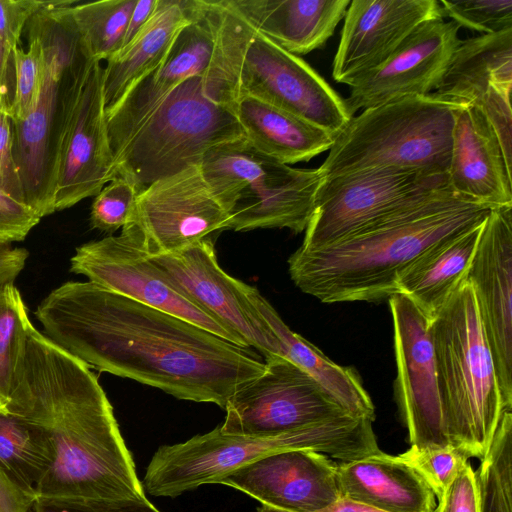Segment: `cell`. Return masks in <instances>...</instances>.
Instances as JSON below:
<instances>
[{
  "instance_id": "cell-21",
  "label": "cell",
  "mask_w": 512,
  "mask_h": 512,
  "mask_svg": "<svg viewBox=\"0 0 512 512\" xmlns=\"http://www.w3.org/2000/svg\"><path fill=\"white\" fill-rule=\"evenodd\" d=\"M447 180L461 197L491 208L512 206L511 167L496 133L474 105H463L456 115Z\"/></svg>"
},
{
  "instance_id": "cell-6",
  "label": "cell",
  "mask_w": 512,
  "mask_h": 512,
  "mask_svg": "<svg viewBox=\"0 0 512 512\" xmlns=\"http://www.w3.org/2000/svg\"><path fill=\"white\" fill-rule=\"evenodd\" d=\"M430 333L449 442L468 458L482 459L509 410L467 280L430 320Z\"/></svg>"
},
{
  "instance_id": "cell-26",
  "label": "cell",
  "mask_w": 512,
  "mask_h": 512,
  "mask_svg": "<svg viewBox=\"0 0 512 512\" xmlns=\"http://www.w3.org/2000/svg\"><path fill=\"white\" fill-rule=\"evenodd\" d=\"M248 296L276 337L278 356L312 377L347 414L375 420V406L353 367L336 364L319 348L292 331L257 288L249 285Z\"/></svg>"
},
{
  "instance_id": "cell-31",
  "label": "cell",
  "mask_w": 512,
  "mask_h": 512,
  "mask_svg": "<svg viewBox=\"0 0 512 512\" xmlns=\"http://www.w3.org/2000/svg\"><path fill=\"white\" fill-rule=\"evenodd\" d=\"M54 462L49 437L37 426L0 408V466L23 491L36 489Z\"/></svg>"
},
{
  "instance_id": "cell-33",
  "label": "cell",
  "mask_w": 512,
  "mask_h": 512,
  "mask_svg": "<svg viewBox=\"0 0 512 512\" xmlns=\"http://www.w3.org/2000/svg\"><path fill=\"white\" fill-rule=\"evenodd\" d=\"M137 0L77 1L70 7L74 22L91 56L101 62L122 48Z\"/></svg>"
},
{
  "instance_id": "cell-5",
  "label": "cell",
  "mask_w": 512,
  "mask_h": 512,
  "mask_svg": "<svg viewBox=\"0 0 512 512\" xmlns=\"http://www.w3.org/2000/svg\"><path fill=\"white\" fill-rule=\"evenodd\" d=\"M373 421L348 414L273 436L227 434L217 426L183 443L160 446L143 487L157 497H176L204 484H220L235 469L264 455L308 449L348 462L378 452Z\"/></svg>"
},
{
  "instance_id": "cell-8",
  "label": "cell",
  "mask_w": 512,
  "mask_h": 512,
  "mask_svg": "<svg viewBox=\"0 0 512 512\" xmlns=\"http://www.w3.org/2000/svg\"><path fill=\"white\" fill-rule=\"evenodd\" d=\"M244 137L233 112L211 99L203 75L174 88L112 155L140 189L192 166L213 146Z\"/></svg>"
},
{
  "instance_id": "cell-48",
  "label": "cell",
  "mask_w": 512,
  "mask_h": 512,
  "mask_svg": "<svg viewBox=\"0 0 512 512\" xmlns=\"http://www.w3.org/2000/svg\"><path fill=\"white\" fill-rule=\"evenodd\" d=\"M257 512H286L278 509H274L268 506H261L257 509ZM315 512H380L371 507L365 506L361 503L348 499L346 497H340L332 504L317 510Z\"/></svg>"
},
{
  "instance_id": "cell-43",
  "label": "cell",
  "mask_w": 512,
  "mask_h": 512,
  "mask_svg": "<svg viewBox=\"0 0 512 512\" xmlns=\"http://www.w3.org/2000/svg\"><path fill=\"white\" fill-rule=\"evenodd\" d=\"M44 0H0V37L10 52L19 47L22 32Z\"/></svg>"
},
{
  "instance_id": "cell-18",
  "label": "cell",
  "mask_w": 512,
  "mask_h": 512,
  "mask_svg": "<svg viewBox=\"0 0 512 512\" xmlns=\"http://www.w3.org/2000/svg\"><path fill=\"white\" fill-rule=\"evenodd\" d=\"M444 18L437 0H353L347 7L332 66L350 86L380 66L420 25Z\"/></svg>"
},
{
  "instance_id": "cell-45",
  "label": "cell",
  "mask_w": 512,
  "mask_h": 512,
  "mask_svg": "<svg viewBox=\"0 0 512 512\" xmlns=\"http://www.w3.org/2000/svg\"><path fill=\"white\" fill-rule=\"evenodd\" d=\"M36 500L18 487L0 466V512H29Z\"/></svg>"
},
{
  "instance_id": "cell-11",
  "label": "cell",
  "mask_w": 512,
  "mask_h": 512,
  "mask_svg": "<svg viewBox=\"0 0 512 512\" xmlns=\"http://www.w3.org/2000/svg\"><path fill=\"white\" fill-rule=\"evenodd\" d=\"M70 271L89 282L142 304L180 317L238 346L245 341L175 286L143 249L131 223L120 235L90 241L75 250Z\"/></svg>"
},
{
  "instance_id": "cell-24",
  "label": "cell",
  "mask_w": 512,
  "mask_h": 512,
  "mask_svg": "<svg viewBox=\"0 0 512 512\" xmlns=\"http://www.w3.org/2000/svg\"><path fill=\"white\" fill-rule=\"evenodd\" d=\"M255 31L293 55L322 48L350 0H226Z\"/></svg>"
},
{
  "instance_id": "cell-7",
  "label": "cell",
  "mask_w": 512,
  "mask_h": 512,
  "mask_svg": "<svg viewBox=\"0 0 512 512\" xmlns=\"http://www.w3.org/2000/svg\"><path fill=\"white\" fill-rule=\"evenodd\" d=\"M462 104L405 96L364 109L335 136L318 168L322 179L379 168L446 175Z\"/></svg>"
},
{
  "instance_id": "cell-34",
  "label": "cell",
  "mask_w": 512,
  "mask_h": 512,
  "mask_svg": "<svg viewBox=\"0 0 512 512\" xmlns=\"http://www.w3.org/2000/svg\"><path fill=\"white\" fill-rule=\"evenodd\" d=\"M480 512H512V413L503 414L492 442L474 471Z\"/></svg>"
},
{
  "instance_id": "cell-15",
  "label": "cell",
  "mask_w": 512,
  "mask_h": 512,
  "mask_svg": "<svg viewBox=\"0 0 512 512\" xmlns=\"http://www.w3.org/2000/svg\"><path fill=\"white\" fill-rule=\"evenodd\" d=\"M168 279L207 313L240 336L264 359L278 356L279 346L249 299V285L218 264L212 238L177 252L150 256Z\"/></svg>"
},
{
  "instance_id": "cell-16",
  "label": "cell",
  "mask_w": 512,
  "mask_h": 512,
  "mask_svg": "<svg viewBox=\"0 0 512 512\" xmlns=\"http://www.w3.org/2000/svg\"><path fill=\"white\" fill-rule=\"evenodd\" d=\"M466 280L471 284L497 381L512 410V206L492 208L483 222Z\"/></svg>"
},
{
  "instance_id": "cell-22",
  "label": "cell",
  "mask_w": 512,
  "mask_h": 512,
  "mask_svg": "<svg viewBox=\"0 0 512 512\" xmlns=\"http://www.w3.org/2000/svg\"><path fill=\"white\" fill-rule=\"evenodd\" d=\"M43 57L44 78L37 104L25 119L13 121L14 157L25 203L41 218L55 212L52 171L64 75L51 58Z\"/></svg>"
},
{
  "instance_id": "cell-27",
  "label": "cell",
  "mask_w": 512,
  "mask_h": 512,
  "mask_svg": "<svg viewBox=\"0 0 512 512\" xmlns=\"http://www.w3.org/2000/svg\"><path fill=\"white\" fill-rule=\"evenodd\" d=\"M483 222L434 244L412 261L398 276L397 294L432 320L466 280Z\"/></svg>"
},
{
  "instance_id": "cell-47",
  "label": "cell",
  "mask_w": 512,
  "mask_h": 512,
  "mask_svg": "<svg viewBox=\"0 0 512 512\" xmlns=\"http://www.w3.org/2000/svg\"><path fill=\"white\" fill-rule=\"evenodd\" d=\"M157 4L158 0H137L128 22L121 49L127 46L148 23L156 10Z\"/></svg>"
},
{
  "instance_id": "cell-3",
  "label": "cell",
  "mask_w": 512,
  "mask_h": 512,
  "mask_svg": "<svg viewBox=\"0 0 512 512\" xmlns=\"http://www.w3.org/2000/svg\"><path fill=\"white\" fill-rule=\"evenodd\" d=\"M491 207L446 189L336 243L298 248L294 284L322 303L380 301L397 294L401 272L434 244L481 224Z\"/></svg>"
},
{
  "instance_id": "cell-12",
  "label": "cell",
  "mask_w": 512,
  "mask_h": 512,
  "mask_svg": "<svg viewBox=\"0 0 512 512\" xmlns=\"http://www.w3.org/2000/svg\"><path fill=\"white\" fill-rule=\"evenodd\" d=\"M264 362V371L227 402L219 426L222 432L273 436L347 414L312 377L287 359L274 356Z\"/></svg>"
},
{
  "instance_id": "cell-29",
  "label": "cell",
  "mask_w": 512,
  "mask_h": 512,
  "mask_svg": "<svg viewBox=\"0 0 512 512\" xmlns=\"http://www.w3.org/2000/svg\"><path fill=\"white\" fill-rule=\"evenodd\" d=\"M232 110L251 145L281 164L307 162L328 151L335 138L310 122L253 97L237 98Z\"/></svg>"
},
{
  "instance_id": "cell-30",
  "label": "cell",
  "mask_w": 512,
  "mask_h": 512,
  "mask_svg": "<svg viewBox=\"0 0 512 512\" xmlns=\"http://www.w3.org/2000/svg\"><path fill=\"white\" fill-rule=\"evenodd\" d=\"M494 87H512V28L461 40L432 94L476 105Z\"/></svg>"
},
{
  "instance_id": "cell-38",
  "label": "cell",
  "mask_w": 512,
  "mask_h": 512,
  "mask_svg": "<svg viewBox=\"0 0 512 512\" xmlns=\"http://www.w3.org/2000/svg\"><path fill=\"white\" fill-rule=\"evenodd\" d=\"M13 93L10 102L12 121L25 119L35 108L44 78V57L40 44L28 40V49L20 46L12 52Z\"/></svg>"
},
{
  "instance_id": "cell-1",
  "label": "cell",
  "mask_w": 512,
  "mask_h": 512,
  "mask_svg": "<svg viewBox=\"0 0 512 512\" xmlns=\"http://www.w3.org/2000/svg\"><path fill=\"white\" fill-rule=\"evenodd\" d=\"M43 334L90 368L225 409L265 362L251 348L92 282L68 281L34 312Z\"/></svg>"
},
{
  "instance_id": "cell-46",
  "label": "cell",
  "mask_w": 512,
  "mask_h": 512,
  "mask_svg": "<svg viewBox=\"0 0 512 512\" xmlns=\"http://www.w3.org/2000/svg\"><path fill=\"white\" fill-rule=\"evenodd\" d=\"M28 257L27 249L13 247L12 243H0V285L14 284Z\"/></svg>"
},
{
  "instance_id": "cell-40",
  "label": "cell",
  "mask_w": 512,
  "mask_h": 512,
  "mask_svg": "<svg viewBox=\"0 0 512 512\" xmlns=\"http://www.w3.org/2000/svg\"><path fill=\"white\" fill-rule=\"evenodd\" d=\"M10 102V94L0 89V190L25 203L23 187L14 157V132Z\"/></svg>"
},
{
  "instance_id": "cell-25",
  "label": "cell",
  "mask_w": 512,
  "mask_h": 512,
  "mask_svg": "<svg viewBox=\"0 0 512 512\" xmlns=\"http://www.w3.org/2000/svg\"><path fill=\"white\" fill-rule=\"evenodd\" d=\"M341 497L380 512H434L436 497L399 455L382 451L336 467Z\"/></svg>"
},
{
  "instance_id": "cell-39",
  "label": "cell",
  "mask_w": 512,
  "mask_h": 512,
  "mask_svg": "<svg viewBox=\"0 0 512 512\" xmlns=\"http://www.w3.org/2000/svg\"><path fill=\"white\" fill-rule=\"evenodd\" d=\"M444 17L459 28L495 34L512 28V0L438 1Z\"/></svg>"
},
{
  "instance_id": "cell-23",
  "label": "cell",
  "mask_w": 512,
  "mask_h": 512,
  "mask_svg": "<svg viewBox=\"0 0 512 512\" xmlns=\"http://www.w3.org/2000/svg\"><path fill=\"white\" fill-rule=\"evenodd\" d=\"M321 180L318 168L299 169L279 163L241 191L230 211L228 230L287 228L303 232Z\"/></svg>"
},
{
  "instance_id": "cell-28",
  "label": "cell",
  "mask_w": 512,
  "mask_h": 512,
  "mask_svg": "<svg viewBox=\"0 0 512 512\" xmlns=\"http://www.w3.org/2000/svg\"><path fill=\"white\" fill-rule=\"evenodd\" d=\"M192 21L191 0H158L156 10L135 38L106 61L105 112L111 111L145 75L162 63L182 28Z\"/></svg>"
},
{
  "instance_id": "cell-13",
  "label": "cell",
  "mask_w": 512,
  "mask_h": 512,
  "mask_svg": "<svg viewBox=\"0 0 512 512\" xmlns=\"http://www.w3.org/2000/svg\"><path fill=\"white\" fill-rule=\"evenodd\" d=\"M388 304L396 361L394 398L410 446L448 445L430 320L404 295H392Z\"/></svg>"
},
{
  "instance_id": "cell-2",
  "label": "cell",
  "mask_w": 512,
  "mask_h": 512,
  "mask_svg": "<svg viewBox=\"0 0 512 512\" xmlns=\"http://www.w3.org/2000/svg\"><path fill=\"white\" fill-rule=\"evenodd\" d=\"M4 409L49 437L54 462L37 500L145 496L113 407L91 368L31 326Z\"/></svg>"
},
{
  "instance_id": "cell-32",
  "label": "cell",
  "mask_w": 512,
  "mask_h": 512,
  "mask_svg": "<svg viewBox=\"0 0 512 512\" xmlns=\"http://www.w3.org/2000/svg\"><path fill=\"white\" fill-rule=\"evenodd\" d=\"M278 164L241 137L211 147L203 155L199 169L216 199L230 214L241 191Z\"/></svg>"
},
{
  "instance_id": "cell-14",
  "label": "cell",
  "mask_w": 512,
  "mask_h": 512,
  "mask_svg": "<svg viewBox=\"0 0 512 512\" xmlns=\"http://www.w3.org/2000/svg\"><path fill=\"white\" fill-rule=\"evenodd\" d=\"M229 219V212L206 184L199 166H192L142 188L132 223L143 249L155 256L212 238L228 230Z\"/></svg>"
},
{
  "instance_id": "cell-10",
  "label": "cell",
  "mask_w": 512,
  "mask_h": 512,
  "mask_svg": "<svg viewBox=\"0 0 512 512\" xmlns=\"http://www.w3.org/2000/svg\"><path fill=\"white\" fill-rule=\"evenodd\" d=\"M446 189V175L394 168L322 179L300 248L336 243Z\"/></svg>"
},
{
  "instance_id": "cell-44",
  "label": "cell",
  "mask_w": 512,
  "mask_h": 512,
  "mask_svg": "<svg viewBox=\"0 0 512 512\" xmlns=\"http://www.w3.org/2000/svg\"><path fill=\"white\" fill-rule=\"evenodd\" d=\"M436 502L434 512H480L475 474L469 462Z\"/></svg>"
},
{
  "instance_id": "cell-35",
  "label": "cell",
  "mask_w": 512,
  "mask_h": 512,
  "mask_svg": "<svg viewBox=\"0 0 512 512\" xmlns=\"http://www.w3.org/2000/svg\"><path fill=\"white\" fill-rule=\"evenodd\" d=\"M32 325L18 288L14 284L0 285V408L8 402Z\"/></svg>"
},
{
  "instance_id": "cell-37",
  "label": "cell",
  "mask_w": 512,
  "mask_h": 512,
  "mask_svg": "<svg viewBox=\"0 0 512 512\" xmlns=\"http://www.w3.org/2000/svg\"><path fill=\"white\" fill-rule=\"evenodd\" d=\"M428 484L436 499H440L468 463V457L452 444L423 447L410 446L399 455Z\"/></svg>"
},
{
  "instance_id": "cell-49",
  "label": "cell",
  "mask_w": 512,
  "mask_h": 512,
  "mask_svg": "<svg viewBox=\"0 0 512 512\" xmlns=\"http://www.w3.org/2000/svg\"><path fill=\"white\" fill-rule=\"evenodd\" d=\"M10 82L13 84L12 52L0 37V89L9 93Z\"/></svg>"
},
{
  "instance_id": "cell-36",
  "label": "cell",
  "mask_w": 512,
  "mask_h": 512,
  "mask_svg": "<svg viewBox=\"0 0 512 512\" xmlns=\"http://www.w3.org/2000/svg\"><path fill=\"white\" fill-rule=\"evenodd\" d=\"M139 186L128 177L118 175L95 196L90 210V226L113 233L135 220Z\"/></svg>"
},
{
  "instance_id": "cell-20",
  "label": "cell",
  "mask_w": 512,
  "mask_h": 512,
  "mask_svg": "<svg viewBox=\"0 0 512 512\" xmlns=\"http://www.w3.org/2000/svg\"><path fill=\"white\" fill-rule=\"evenodd\" d=\"M191 8L192 21L177 34L162 63L141 78L106 113L112 153L167 94L187 78L204 75L208 70L214 51V37L204 16L201 0H191Z\"/></svg>"
},
{
  "instance_id": "cell-41",
  "label": "cell",
  "mask_w": 512,
  "mask_h": 512,
  "mask_svg": "<svg viewBox=\"0 0 512 512\" xmlns=\"http://www.w3.org/2000/svg\"><path fill=\"white\" fill-rule=\"evenodd\" d=\"M29 512H161L146 496L117 500H36Z\"/></svg>"
},
{
  "instance_id": "cell-4",
  "label": "cell",
  "mask_w": 512,
  "mask_h": 512,
  "mask_svg": "<svg viewBox=\"0 0 512 512\" xmlns=\"http://www.w3.org/2000/svg\"><path fill=\"white\" fill-rule=\"evenodd\" d=\"M214 37L203 75L207 95L232 109L249 96L290 112L334 137L353 117L339 94L299 56L255 31L226 0H201Z\"/></svg>"
},
{
  "instance_id": "cell-17",
  "label": "cell",
  "mask_w": 512,
  "mask_h": 512,
  "mask_svg": "<svg viewBox=\"0 0 512 512\" xmlns=\"http://www.w3.org/2000/svg\"><path fill=\"white\" fill-rule=\"evenodd\" d=\"M459 26L444 18L415 29L390 57L352 83L344 99L349 113L405 96L432 93L460 44Z\"/></svg>"
},
{
  "instance_id": "cell-19",
  "label": "cell",
  "mask_w": 512,
  "mask_h": 512,
  "mask_svg": "<svg viewBox=\"0 0 512 512\" xmlns=\"http://www.w3.org/2000/svg\"><path fill=\"white\" fill-rule=\"evenodd\" d=\"M337 463L308 449L264 455L243 465L220 484L257 499L263 506L286 512H315L341 497Z\"/></svg>"
},
{
  "instance_id": "cell-9",
  "label": "cell",
  "mask_w": 512,
  "mask_h": 512,
  "mask_svg": "<svg viewBox=\"0 0 512 512\" xmlns=\"http://www.w3.org/2000/svg\"><path fill=\"white\" fill-rule=\"evenodd\" d=\"M100 63L94 60L61 79L52 171L55 212L96 196L118 176L107 132Z\"/></svg>"
},
{
  "instance_id": "cell-42",
  "label": "cell",
  "mask_w": 512,
  "mask_h": 512,
  "mask_svg": "<svg viewBox=\"0 0 512 512\" xmlns=\"http://www.w3.org/2000/svg\"><path fill=\"white\" fill-rule=\"evenodd\" d=\"M40 220L30 206L0 190V243L23 241Z\"/></svg>"
}]
</instances>
